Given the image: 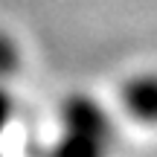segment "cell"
<instances>
[{
	"mask_svg": "<svg viewBox=\"0 0 157 157\" xmlns=\"http://www.w3.org/2000/svg\"><path fill=\"white\" fill-rule=\"evenodd\" d=\"M113 128L102 105L90 96H70L58 108V137L50 157H108Z\"/></svg>",
	"mask_w": 157,
	"mask_h": 157,
	"instance_id": "1",
	"label": "cell"
},
{
	"mask_svg": "<svg viewBox=\"0 0 157 157\" xmlns=\"http://www.w3.org/2000/svg\"><path fill=\"white\" fill-rule=\"evenodd\" d=\"M122 108L140 122H157V73H143L125 82Z\"/></svg>",
	"mask_w": 157,
	"mask_h": 157,
	"instance_id": "2",
	"label": "cell"
},
{
	"mask_svg": "<svg viewBox=\"0 0 157 157\" xmlns=\"http://www.w3.org/2000/svg\"><path fill=\"white\" fill-rule=\"evenodd\" d=\"M21 70V47L6 29H0V82H9Z\"/></svg>",
	"mask_w": 157,
	"mask_h": 157,
	"instance_id": "3",
	"label": "cell"
},
{
	"mask_svg": "<svg viewBox=\"0 0 157 157\" xmlns=\"http://www.w3.org/2000/svg\"><path fill=\"white\" fill-rule=\"evenodd\" d=\"M12 117H15V96H12L9 87L0 82V137H3V131L9 128Z\"/></svg>",
	"mask_w": 157,
	"mask_h": 157,
	"instance_id": "4",
	"label": "cell"
}]
</instances>
